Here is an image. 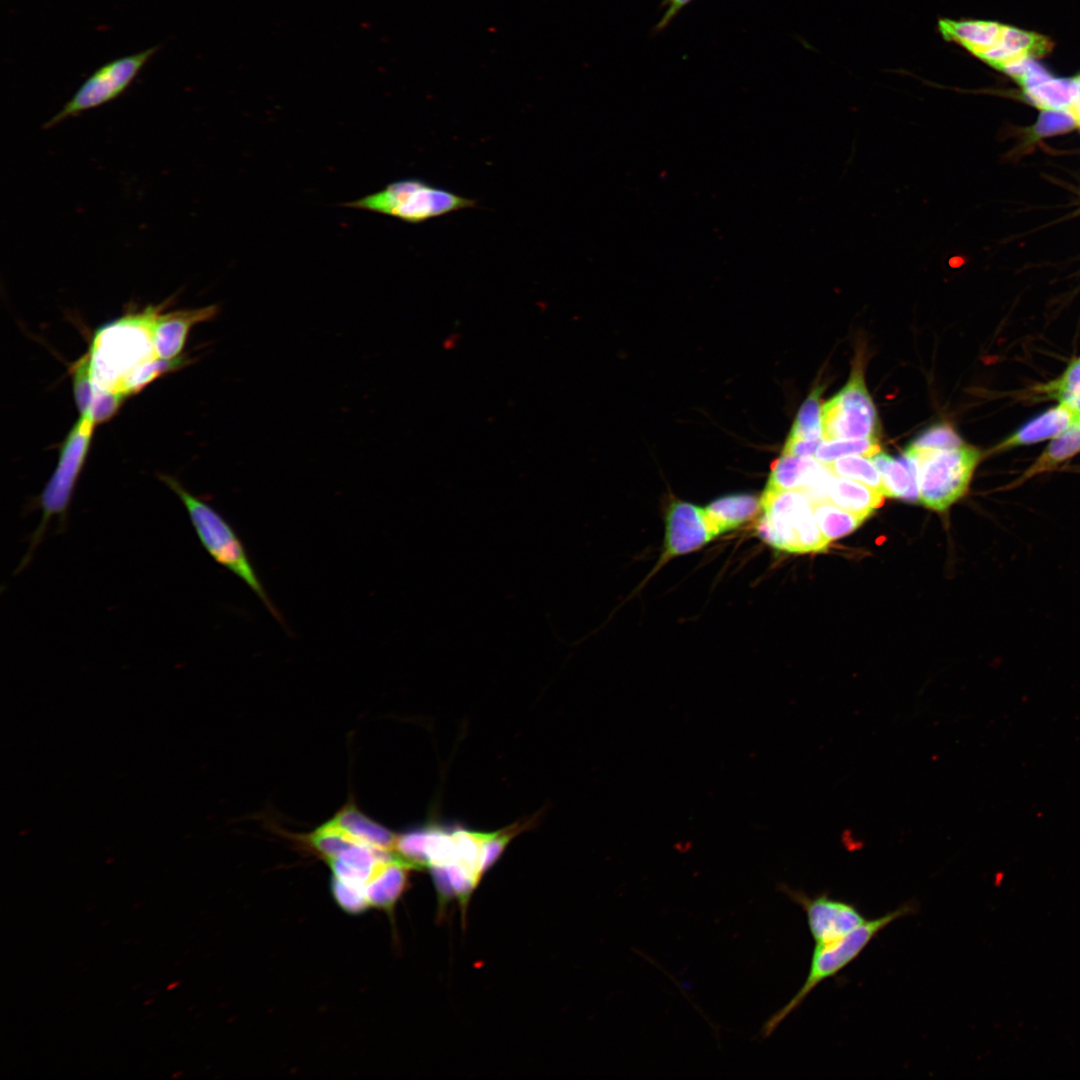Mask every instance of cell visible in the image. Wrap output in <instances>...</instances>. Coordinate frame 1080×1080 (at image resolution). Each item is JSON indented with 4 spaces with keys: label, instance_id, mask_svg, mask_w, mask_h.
<instances>
[{
    "label": "cell",
    "instance_id": "obj_25",
    "mask_svg": "<svg viewBox=\"0 0 1080 1080\" xmlns=\"http://www.w3.org/2000/svg\"><path fill=\"white\" fill-rule=\"evenodd\" d=\"M188 362L189 359L183 356H179L172 360L154 357L134 369L123 381L120 391L126 396L134 394L143 389L144 386L151 383L157 377L185 366Z\"/></svg>",
    "mask_w": 1080,
    "mask_h": 1080
},
{
    "label": "cell",
    "instance_id": "obj_20",
    "mask_svg": "<svg viewBox=\"0 0 1080 1080\" xmlns=\"http://www.w3.org/2000/svg\"><path fill=\"white\" fill-rule=\"evenodd\" d=\"M1026 101L1042 110H1070L1080 117V84L1076 78L1051 80L1023 90Z\"/></svg>",
    "mask_w": 1080,
    "mask_h": 1080
},
{
    "label": "cell",
    "instance_id": "obj_14",
    "mask_svg": "<svg viewBox=\"0 0 1080 1080\" xmlns=\"http://www.w3.org/2000/svg\"><path fill=\"white\" fill-rule=\"evenodd\" d=\"M1080 421V413L1061 402L1033 418L1005 439L997 449H1008L1054 438Z\"/></svg>",
    "mask_w": 1080,
    "mask_h": 1080
},
{
    "label": "cell",
    "instance_id": "obj_1",
    "mask_svg": "<svg viewBox=\"0 0 1080 1080\" xmlns=\"http://www.w3.org/2000/svg\"><path fill=\"white\" fill-rule=\"evenodd\" d=\"M162 306H149L97 331L89 349L96 388L121 392L123 381L134 369L157 357L151 332L153 320Z\"/></svg>",
    "mask_w": 1080,
    "mask_h": 1080
},
{
    "label": "cell",
    "instance_id": "obj_7",
    "mask_svg": "<svg viewBox=\"0 0 1080 1080\" xmlns=\"http://www.w3.org/2000/svg\"><path fill=\"white\" fill-rule=\"evenodd\" d=\"M906 452L916 463L919 502L936 511L946 510L966 494L981 457L978 449L965 444L952 449Z\"/></svg>",
    "mask_w": 1080,
    "mask_h": 1080
},
{
    "label": "cell",
    "instance_id": "obj_31",
    "mask_svg": "<svg viewBox=\"0 0 1080 1080\" xmlns=\"http://www.w3.org/2000/svg\"><path fill=\"white\" fill-rule=\"evenodd\" d=\"M1080 127V117L1070 110H1043L1037 123L1029 130L1028 138L1035 141Z\"/></svg>",
    "mask_w": 1080,
    "mask_h": 1080
},
{
    "label": "cell",
    "instance_id": "obj_33",
    "mask_svg": "<svg viewBox=\"0 0 1080 1080\" xmlns=\"http://www.w3.org/2000/svg\"><path fill=\"white\" fill-rule=\"evenodd\" d=\"M331 890L336 903L345 912L359 914L370 906L361 888L345 883L336 877L332 879Z\"/></svg>",
    "mask_w": 1080,
    "mask_h": 1080
},
{
    "label": "cell",
    "instance_id": "obj_38",
    "mask_svg": "<svg viewBox=\"0 0 1080 1080\" xmlns=\"http://www.w3.org/2000/svg\"><path fill=\"white\" fill-rule=\"evenodd\" d=\"M1080 413V391L1067 394L1059 399Z\"/></svg>",
    "mask_w": 1080,
    "mask_h": 1080
},
{
    "label": "cell",
    "instance_id": "obj_4",
    "mask_svg": "<svg viewBox=\"0 0 1080 1080\" xmlns=\"http://www.w3.org/2000/svg\"><path fill=\"white\" fill-rule=\"evenodd\" d=\"M758 536L775 549L788 553L825 552L830 544L821 533L811 497L802 490L765 487L760 498Z\"/></svg>",
    "mask_w": 1080,
    "mask_h": 1080
},
{
    "label": "cell",
    "instance_id": "obj_3",
    "mask_svg": "<svg viewBox=\"0 0 1080 1080\" xmlns=\"http://www.w3.org/2000/svg\"><path fill=\"white\" fill-rule=\"evenodd\" d=\"M95 426L89 416H80L64 439L57 465L41 493L32 503L34 509L40 510L41 517L39 524L30 535L28 550L17 571L28 565L35 550L43 541L53 518H57L59 529L65 528L69 506L87 459Z\"/></svg>",
    "mask_w": 1080,
    "mask_h": 1080
},
{
    "label": "cell",
    "instance_id": "obj_22",
    "mask_svg": "<svg viewBox=\"0 0 1080 1080\" xmlns=\"http://www.w3.org/2000/svg\"><path fill=\"white\" fill-rule=\"evenodd\" d=\"M1079 452L1080 421L1060 435L1054 437L1042 454L1013 482L1010 487H1018L1039 474L1056 469L1060 464Z\"/></svg>",
    "mask_w": 1080,
    "mask_h": 1080
},
{
    "label": "cell",
    "instance_id": "obj_23",
    "mask_svg": "<svg viewBox=\"0 0 1080 1080\" xmlns=\"http://www.w3.org/2000/svg\"><path fill=\"white\" fill-rule=\"evenodd\" d=\"M812 507L821 533L830 542L852 533L866 520L827 499H812Z\"/></svg>",
    "mask_w": 1080,
    "mask_h": 1080
},
{
    "label": "cell",
    "instance_id": "obj_27",
    "mask_svg": "<svg viewBox=\"0 0 1080 1080\" xmlns=\"http://www.w3.org/2000/svg\"><path fill=\"white\" fill-rule=\"evenodd\" d=\"M823 387L816 386L802 404L791 428L789 438L820 439L821 394ZM823 439V438H822Z\"/></svg>",
    "mask_w": 1080,
    "mask_h": 1080
},
{
    "label": "cell",
    "instance_id": "obj_15",
    "mask_svg": "<svg viewBox=\"0 0 1080 1080\" xmlns=\"http://www.w3.org/2000/svg\"><path fill=\"white\" fill-rule=\"evenodd\" d=\"M877 467L885 497L919 502L917 468L914 458L906 451L898 458L879 452L870 458Z\"/></svg>",
    "mask_w": 1080,
    "mask_h": 1080
},
{
    "label": "cell",
    "instance_id": "obj_8",
    "mask_svg": "<svg viewBox=\"0 0 1080 1080\" xmlns=\"http://www.w3.org/2000/svg\"><path fill=\"white\" fill-rule=\"evenodd\" d=\"M160 45L111 60L94 70L44 125L51 128L63 120L106 104L121 95L133 82Z\"/></svg>",
    "mask_w": 1080,
    "mask_h": 1080
},
{
    "label": "cell",
    "instance_id": "obj_16",
    "mask_svg": "<svg viewBox=\"0 0 1080 1080\" xmlns=\"http://www.w3.org/2000/svg\"><path fill=\"white\" fill-rule=\"evenodd\" d=\"M414 868L404 859L380 862L364 886L370 906L391 912L407 887L408 872Z\"/></svg>",
    "mask_w": 1080,
    "mask_h": 1080
},
{
    "label": "cell",
    "instance_id": "obj_29",
    "mask_svg": "<svg viewBox=\"0 0 1080 1080\" xmlns=\"http://www.w3.org/2000/svg\"><path fill=\"white\" fill-rule=\"evenodd\" d=\"M999 41L1023 57H1039L1050 52L1053 47L1052 42L1043 35L1006 25L1002 26Z\"/></svg>",
    "mask_w": 1080,
    "mask_h": 1080
},
{
    "label": "cell",
    "instance_id": "obj_37",
    "mask_svg": "<svg viewBox=\"0 0 1080 1080\" xmlns=\"http://www.w3.org/2000/svg\"><path fill=\"white\" fill-rule=\"evenodd\" d=\"M689 1L690 0H670V5L660 23L661 26L665 25Z\"/></svg>",
    "mask_w": 1080,
    "mask_h": 1080
},
{
    "label": "cell",
    "instance_id": "obj_30",
    "mask_svg": "<svg viewBox=\"0 0 1080 1080\" xmlns=\"http://www.w3.org/2000/svg\"><path fill=\"white\" fill-rule=\"evenodd\" d=\"M72 385L75 403L80 416L88 414L94 394L95 385L92 374L91 358L89 352L77 360L72 368Z\"/></svg>",
    "mask_w": 1080,
    "mask_h": 1080
},
{
    "label": "cell",
    "instance_id": "obj_2",
    "mask_svg": "<svg viewBox=\"0 0 1080 1080\" xmlns=\"http://www.w3.org/2000/svg\"><path fill=\"white\" fill-rule=\"evenodd\" d=\"M158 478L184 505L195 533L208 554L241 579L272 616L282 622V617L258 578L241 539L227 520L211 505L186 490L175 477L159 474Z\"/></svg>",
    "mask_w": 1080,
    "mask_h": 1080
},
{
    "label": "cell",
    "instance_id": "obj_28",
    "mask_svg": "<svg viewBox=\"0 0 1080 1080\" xmlns=\"http://www.w3.org/2000/svg\"><path fill=\"white\" fill-rule=\"evenodd\" d=\"M311 847L327 861L338 857L351 846L361 843L331 821L323 824L309 835ZM363 844V843H362Z\"/></svg>",
    "mask_w": 1080,
    "mask_h": 1080
},
{
    "label": "cell",
    "instance_id": "obj_21",
    "mask_svg": "<svg viewBox=\"0 0 1080 1080\" xmlns=\"http://www.w3.org/2000/svg\"><path fill=\"white\" fill-rule=\"evenodd\" d=\"M330 821L363 844L395 851V836L352 803L342 808Z\"/></svg>",
    "mask_w": 1080,
    "mask_h": 1080
},
{
    "label": "cell",
    "instance_id": "obj_34",
    "mask_svg": "<svg viewBox=\"0 0 1080 1080\" xmlns=\"http://www.w3.org/2000/svg\"><path fill=\"white\" fill-rule=\"evenodd\" d=\"M127 396L119 391L95 387L94 398L87 415L95 425L108 421L118 411Z\"/></svg>",
    "mask_w": 1080,
    "mask_h": 1080
},
{
    "label": "cell",
    "instance_id": "obj_13",
    "mask_svg": "<svg viewBox=\"0 0 1080 1080\" xmlns=\"http://www.w3.org/2000/svg\"><path fill=\"white\" fill-rule=\"evenodd\" d=\"M830 471L812 457L782 454L771 465L767 488L802 490L812 499H823Z\"/></svg>",
    "mask_w": 1080,
    "mask_h": 1080
},
{
    "label": "cell",
    "instance_id": "obj_6",
    "mask_svg": "<svg viewBox=\"0 0 1080 1080\" xmlns=\"http://www.w3.org/2000/svg\"><path fill=\"white\" fill-rule=\"evenodd\" d=\"M475 199L463 197L424 180L409 178L389 183L384 189L344 206L384 214L410 224L473 208Z\"/></svg>",
    "mask_w": 1080,
    "mask_h": 1080
},
{
    "label": "cell",
    "instance_id": "obj_36",
    "mask_svg": "<svg viewBox=\"0 0 1080 1080\" xmlns=\"http://www.w3.org/2000/svg\"><path fill=\"white\" fill-rule=\"evenodd\" d=\"M823 441L820 439H804V438H787V441L783 447L782 454H788L798 457H812L814 456L818 446Z\"/></svg>",
    "mask_w": 1080,
    "mask_h": 1080
},
{
    "label": "cell",
    "instance_id": "obj_5",
    "mask_svg": "<svg viewBox=\"0 0 1080 1080\" xmlns=\"http://www.w3.org/2000/svg\"><path fill=\"white\" fill-rule=\"evenodd\" d=\"M913 905L905 904L876 919L867 920L860 927L834 942L815 944L808 975L798 992L763 1024L760 1033L769 1037L778 1026L796 1010L811 991L822 981L835 976L853 962L869 943L889 924L910 914Z\"/></svg>",
    "mask_w": 1080,
    "mask_h": 1080
},
{
    "label": "cell",
    "instance_id": "obj_32",
    "mask_svg": "<svg viewBox=\"0 0 1080 1080\" xmlns=\"http://www.w3.org/2000/svg\"><path fill=\"white\" fill-rule=\"evenodd\" d=\"M963 445L961 438L946 423H938L920 433L909 445L910 450L952 449Z\"/></svg>",
    "mask_w": 1080,
    "mask_h": 1080
},
{
    "label": "cell",
    "instance_id": "obj_19",
    "mask_svg": "<svg viewBox=\"0 0 1080 1080\" xmlns=\"http://www.w3.org/2000/svg\"><path fill=\"white\" fill-rule=\"evenodd\" d=\"M1002 26L991 21L941 19L938 28L946 40L958 43L977 56L998 42Z\"/></svg>",
    "mask_w": 1080,
    "mask_h": 1080
},
{
    "label": "cell",
    "instance_id": "obj_18",
    "mask_svg": "<svg viewBox=\"0 0 1080 1080\" xmlns=\"http://www.w3.org/2000/svg\"><path fill=\"white\" fill-rule=\"evenodd\" d=\"M707 519L718 536L734 530L760 513V498L751 494L719 497L705 508Z\"/></svg>",
    "mask_w": 1080,
    "mask_h": 1080
},
{
    "label": "cell",
    "instance_id": "obj_39",
    "mask_svg": "<svg viewBox=\"0 0 1080 1080\" xmlns=\"http://www.w3.org/2000/svg\"><path fill=\"white\" fill-rule=\"evenodd\" d=\"M1075 78L1077 79V81H1078V82H1079V84H1080V75H1078V76H1077V77H1075Z\"/></svg>",
    "mask_w": 1080,
    "mask_h": 1080
},
{
    "label": "cell",
    "instance_id": "obj_17",
    "mask_svg": "<svg viewBox=\"0 0 1080 1080\" xmlns=\"http://www.w3.org/2000/svg\"><path fill=\"white\" fill-rule=\"evenodd\" d=\"M884 497L881 492L868 485L831 473L823 499L867 519L882 506Z\"/></svg>",
    "mask_w": 1080,
    "mask_h": 1080
},
{
    "label": "cell",
    "instance_id": "obj_12",
    "mask_svg": "<svg viewBox=\"0 0 1080 1080\" xmlns=\"http://www.w3.org/2000/svg\"><path fill=\"white\" fill-rule=\"evenodd\" d=\"M218 311L217 305L167 313L158 311L153 320L151 332L155 355L164 360L179 357L191 328L198 323L214 319Z\"/></svg>",
    "mask_w": 1080,
    "mask_h": 1080
},
{
    "label": "cell",
    "instance_id": "obj_9",
    "mask_svg": "<svg viewBox=\"0 0 1080 1080\" xmlns=\"http://www.w3.org/2000/svg\"><path fill=\"white\" fill-rule=\"evenodd\" d=\"M821 426L826 441L877 438L879 420L861 366L856 365L847 384L822 405Z\"/></svg>",
    "mask_w": 1080,
    "mask_h": 1080
},
{
    "label": "cell",
    "instance_id": "obj_10",
    "mask_svg": "<svg viewBox=\"0 0 1080 1080\" xmlns=\"http://www.w3.org/2000/svg\"><path fill=\"white\" fill-rule=\"evenodd\" d=\"M778 890L803 909L815 944L839 940L867 921L854 904L831 898L825 893L810 897L786 884H780Z\"/></svg>",
    "mask_w": 1080,
    "mask_h": 1080
},
{
    "label": "cell",
    "instance_id": "obj_11",
    "mask_svg": "<svg viewBox=\"0 0 1080 1080\" xmlns=\"http://www.w3.org/2000/svg\"><path fill=\"white\" fill-rule=\"evenodd\" d=\"M715 537L704 508L681 500L672 501L665 515L664 550L658 567L671 558L698 550Z\"/></svg>",
    "mask_w": 1080,
    "mask_h": 1080
},
{
    "label": "cell",
    "instance_id": "obj_35",
    "mask_svg": "<svg viewBox=\"0 0 1080 1080\" xmlns=\"http://www.w3.org/2000/svg\"><path fill=\"white\" fill-rule=\"evenodd\" d=\"M1049 397H1061L1080 391V358L1073 361L1058 379L1039 387Z\"/></svg>",
    "mask_w": 1080,
    "mask_h": 1080
},
{
    "label": "cell",
    "instance_id": "obj_26",
    "mask_svg": "<svg viewBox=\"0 0 1080 1080\" xmlns=\"http://www.w3.org/2000/svg\"><path fill=\"white\" fill-rule=\"evenodd\" d=\"M881 452L877 438L838 439L821 442L814 458L822 463L850 455H863L871 458Z\"/></svg>",
    "mask_w": 1080,
    "mask_h": 1080
},
{
    "label": "cell",
    "instance_id": "obj_24",
    "mask_svg": "<svg viewBox=\"0 0 1080 1080\" xmlns=\"http://www.w3.org/2000/svg\"><path fill=\"white\" fill-rule=\"evenodd\" d=\"M866 458L852 455L823 464L830 473L868 485L884 495L880 473L875 464Z\"/></svg>",
    "mask_w": 1080,
    "mask_h": 1080
}]
</instances>
